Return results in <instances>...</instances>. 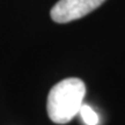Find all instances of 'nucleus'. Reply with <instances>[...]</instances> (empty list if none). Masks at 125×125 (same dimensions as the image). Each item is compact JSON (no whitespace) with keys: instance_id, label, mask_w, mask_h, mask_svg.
I'll list each match as a JSON object with an SVG mask.
<instances>
[{"instance_id":"1","label":"nucleus","mask_w":125,"mask_h":125,"mask_svg":"<svg viewBox=\"0 0 125 125\" xmlns=\"http://www.w3.org/2000/svg\"><path fill=\"white\" fill-rule=\"evenodd\" d=\"M86 86L78 78L64 79L49 93L46 110L50 119L57 124H66L75 117L83 104Z\"/></svg>"},{"instance_id":"2","label":"nucleus","mask_w":125,"mask_h":125,"mask_svg":"<svg viewBox=\"0 0 125 125\" xmlns=\"http://www.w3.org/2000/svg\"><path fill=\"white\" fill-rule=\"evenodd\" d=\"M105 0H59L51 8V19L57 23H67L86 16Z\"/></svg>"},{"instance_id":"3","label":"nucleus","mask_w":125,"mask_h":125,"mask_svg":"<svg viewBox=\"0 0 125 125\" xmlns=\"http://www.w3.org/2000/svg\"><path fill=\"white\" fill-rule=\"evenodd\" d=\"M79 114H80L81 118H82V121H83V123H85L86 125H97L98 124L97 114L94 111L89 105L82 104Z\"/></svg>"}]
</instances>
